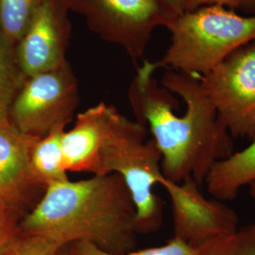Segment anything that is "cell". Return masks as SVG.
Instances as JSON below:
<instances>
[{"label":"cell","mask_w":255,"mask_h":255,"mask_svg":"<svg viewBox=\"0 0 255 255\" xmlns=\"http://www.w3.org/2000/svg\"><path fill=\"white\" fill-rule=\"evenodd\" d=\"M67 255H201L198 249L186 244L181 239L173 237L165 245L141 251H130L123 254H115L101 250L89 243H74L64 247Z\"/></svg>","instance_id":"obj_17"},{"label":"cell","mask_w":255,"mask_h":255,"mask_svg":"<svg viewBox=\"0 0 255 255\" xmlns=\"http://www.w3.org/2000/svg\"><path fill=\"white\" fill-rule=\"evenodd\" d=\"M80 102L79 82L71 64L28 77L9 107L8 117L21 132L46 136L73 121Z\"/></svg>","instance_id":"obj_6"},{"label":"cell","mask_w":255,"mask_h":255,"mask_svg":"<svg viewBox=\"0 0 255 255\" xmlns=\"http://www.w3.org/2000/svg\"><path fill=\"white\" fill-rule=\"evenodd\" d=\"M201 255H255V223L217 238L198 249Z\"/></svg>","instance_id":"obj_16"},{"label":"cell","mask_w":255,"mask_h":255,"mask_svg":"<svg viewBox=\"0 0 255 255\" xmlns=\"http://www.w3.org/2000/svg\"><path fill=\"white\" fill-rule=\"evenodd\" d=\"M69 0H43L15 46L26 78L55 69L66 60L72 24Z\"/></svg>","instance_id":"obj_9"},{"label":"cell","mask_w":255,"mask_h":255,"mask_svg":"<svg viewBox=\"0 0 255 255\" xmlns=\"http://www.w3.org/2000/svg\"><path fill=\"white\" fill-rule=\"evenodd\" d=\"M162 1L178 15L187 9V6L190 0H162Z\"/></svg>","instance_id":"obj_21"},{"label":"cell","mask_w":255,"mask_h":255,"mask_svg":"<svg viewBox=\"0 0 255 255\" xmlns=\"http://www.w3.org/2000/svg\"><path fill=\"white\" fill-rule=\"evenodd\" d=\"M241 1L242 0H190L186 10L197 9L199 7L207 5H221L233 9L235 8H239Z\"/></svg>","instance_id":"obj_20"},{"label":"cell","mask_w":255,"mask_h":255,"mask_svg":"<svg viewBox=\"0 0 255 255\" xmlns=\"http://www.w3.org/2000/svg\"><path fill=\"white\" fill-rule=\"evenodd\" d=\"M119 110L103 101L78 114L73 127L64 130L63 155L67 172L93 173L105 136Z\"/></svg>","instance_id":"obj_11"},{"label":"cell","mask_w":255,"mask_h":255,"mask_svg":"<svg viewBox=\"0 0 255 255\" xmlns=\"http://www.w3.org/2000/svg\"><path fill=\"white\" fill-rule=\"evenodd\" d=\"M146 129L119 111L92 173L118 174L124 180L135 205L138 233L159 228L163 215L162 201L152 191L164 178L162 154L153 139L146 141Z\"/></svg>","instance_id":"obj_4"},{"label":"cell","mask_w":255,"mask_h":255,"mask_svg":"<svg viewBox=\"0 0 255 255\" xmlns=\"http://www.w3.org/2000/svg\"><path fill=\"white\" fill-rule=\"evenodd\" d=\"M60 255H67V254H66L65 251H64V248L62 249V251H61V253H60Z\"/></svg>","instance_id":"obj_24"},{"label":"cell","mask_w":255,"mask_h":255,"mask_svg":"<svg viewBox=\"0 0 255 255\" xmlns=\"http://www.w3.org/2000/svg\"><path fill=\"white\" fill-rule=\"evenodd\" d=\"M93 33L119 46L133 61L143 58L157 27L177 14L162 0H69Z\"/></svg>","instance_id":"obj_5"},{"label":"cell","mask_w":255,"mask_h":255,"mask_svg":"<svg viewBox=\"0 0 255 255\" xmlns=\"http://www.w3.org/2000/svg\"><path fill=\"white\" fill-rule=\"evenodd\" d=\"M160 185L165 189L171 203L174 237L186 244L200 249L239 228L237 212L224 201L206 198L191 177L182 182H171L164 177Z\"/></svg>","instance_id":"obj_8"},{"label":"cell","mask_w":255,"mask_h":255,"mask_svg":"<svg viewBox=\"0 0 255 255\" xmlns=\"http://www.w3.org/2000/svg\"><path fill=\"white\" fill-rule=\"evenodd\" d=\"M255 182V138L244 149L215 164L205 179L210 195L219 201L237 199L242 188Z\"/></svg>","instance_id":"obj_12"},{"label":"cell","mask_w":255,"mask_h":255,"mask_svg":"<svg viewBox=\"0 0 255 255\" xmlns=\"http://www.w3.org/2000/svg\"><path fill=\"white\" fill-rule=\"evenodd\" d=\"M249 187V193H250V196H251V199L254 202V205L255 207V182H252L248 185Z\"/></svg>","instance_id":"obj_23"},{"label":"cell","mask_w":255,"mask_h":255,"mask_svg":"<svg viewBox=\"0 0 255 255\" xmlns=\"http://www.w3.org/2000/svg\"><path fill=\"white\" fill-rule=\"evenodd\" d=\"M230 134L255 138V41L198 77Z\"/></svg>","instance_id":"obj_7"},{"label":"cell","mask_w":255,"mask_h":255,"mask_svg":"<svg viewBox=\"0 0 255 255\" xmlns=\"http://www.w3.org/2000/svg\"><path fill=\"white\" fill-rule=\"evenodd\" d=\"M24 234L46 237L64 247L89 243L123 254L135 246L136 209L118 174L48 185L20 222Z\"/></svg>","instance_id":"obj_2"},{"label":"cell","mask_w":255,"mask_h":255,"mask_svg":"<svg viewBox=\"0 0 255 255\" xmlns=\"http://www.w3.org/2000/svg\"><path fill=\"white\" fill-rule=\"evenodd\" d=\"M23 217L20 211L0 200V255L5 254L20 234V222Z\"/></svg>","instance_id":"obj_19"},{"label":"cell","mask_w":255,"mask_h":255,"mask_svg":"<svg viewBox=\"0 0 255 255\" xmlns=\"http://www.w3.org/2000/svg\"><path fill=\"white\" fill-rule=\"evenodd\" d=\"M62 249L46 237L20 231L3 255H60Z\"/></svg>","instance_id":"obj_18"},{"label":"cell","mask_w":255,"mask_h":255,"mask_svg":"<svg viewBox=\"0 0 255 255\" xmlns=\"http://www.w3.org/2000/svg\"><path fill=\"white\" fill-rule=\"evenodd\" d=\"M36 139L21 132L8 116L0 115V200L24 216L45 191L33 178L29 164L30 150Z\"/></svg>","instance_id":"obj_10"},{"label":"cell","mask_w":255,"mask_h":255,"mask_svg":"<svg viewBox=\"0 0 255 255\" xmlns=\"http://www.w3.org/2000/svg\"><path fill=\"white\" fill-rule=\"evenodd\" d=\"M239 8L241 9H255V0H242Z\"/></svg>","instance_id":"obj_22"},{"label":"cell","mask_w":255,"mask_h":255,"mask_svg":"<svg viewBox=\"0 0 255 255\" xmlns=\"http://www.w3.org/2000/svg\"><path fill=\"white\" fill-rule=\"evenodd\" d=\"M65 128H56L33 143L29 164L33 178L44 189L53 183L69 180L64 169L63 135Z\"/></svg>","instance_id":"obj_13"},{"label":"cell","mask_w":255,"mask_h":255,"mask_svg":"<svg viewBox=\"0 0 255 255\" xmlns=\"http://www.w3.org/2000/svg\"><path fill=\"white\" fill-rule=\"evenodd\" d=\"M166 28L170 44L158 67L201 77L255 41V9L243 16L221 5L202 6L178 14Z\"/></svg>","instance_id":"obj_3"},{"label":"cell","mask_w":255,"mask_h":255,"mask_svg":"<svg viewBox=\"0 0 255 255\" xmlns=\"http://www.w3.org/2000/svg\"><path fill=\"white\" fill-rule=\"evenodd\" d=\"M15 46L0 29V115L8 116L26 77L19 66Z\"/></svg>","instance_id":"obj_14"},{"label":"cell","mask_w":255,"mask_h":255,"mask_svg":"<svg viewBox=\"0 0 255 255\" xmlns=\"http://www.w3.org/2000/svg\"><path fill=\"white\" fill-rule=\"evenodd\" d=\"M158 68L149 61L137 67L128 93L131 109L161 151L164 178L191 177L201 187L212 167L235 152L234 138L198 77L166 70L159 83Z\"/></svg>","instance_id":"obj_1"},{"label":"cell","mask_w":255,"mask_h":255,"mask_svg":"<svg viewBox=\"0 0 255 255\" xmlns=\"http://www.w3.org/2000/svg\"><path fill=\"white\" fill-rule=\"evenodd\" d=\"M43 0H0V29L16 45Z\"/></svg>","instance_id":"obj_15"}]
</instances>
